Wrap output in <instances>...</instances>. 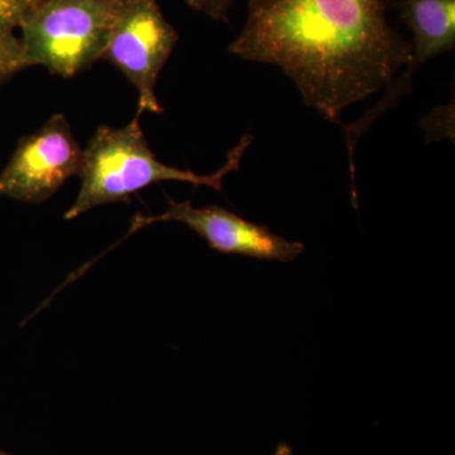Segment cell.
Listing matches in <instances>:
<instances>
[{
	"mask_svg": "<svg viewBox=\"0 0 455 455\" xmlns=\"http://www.w3.org/2000/svg\"><path fill=\"white\" fill-rule=\"evenodd\" d=\"M228 51L277 66L307 107L341 123L347 108L386 88L411 60L387 0H251Z\"/></svg>",
	"mask_w": 455,
	"mask_h": 455,
	"instance_id": "obj_1",
	"label": "cell"
},
{
	"mask_svg": "<svg viewBox=\"0 0 455 455\" xmlns=\"http://www.w3.org/2000/svg\"><path fill=\"white\" fill-rule=\"evenodd\" d=\"M252 140V134L247 132L238 145L228 152L226 164L220 170L212 175H196L188 170L167 166L156 158L140 128L139 114L123 128L103 125L84 149L79 173L82 187L66 212L65 220H73L97 206L128 200L132 194L156 182H188L221 193L224 178L239 169Z\"/></svg>",
	"mask_w": 455,
	"mask_h": 455,
	"instance_id": "obj_2",
	"label": "cell"
},
{
	"mask_svg": "<svg viewBox=\"0 0 455 455\" xmlns=\"http://www.w3.org/2000/svg\"><path fill=\"white\" fill-rule=\"evenodd\" d=\"M121 0H40L27 12L22 29L27 65L70 77L103 57Z\"/></svg>",
	"mask_w": 455,
	"mask_h": 455,
	"instance_id": "obj_3",
	"label": "cell"
},
{
	"mask_svg": "<svg viewBox=\"0 0 455 455\" xmlns=\"http://www.w3.org/2000/svg\"><path fill=\"white\" fill-rule=\"evenodd\" d=\"M179 41L157 0H121L101 59L116 66L140 95L139 116L160 114L157 77Z\"/></svg>",
	"mask_w": 455,
	"mask_h": 455,
	"instance_id": "obj_4",
	"label": "cell"
},
{
	"mask_svg": "<svg viewBox=\"0 0 455 455\" xmlns=\"http://www.w3.org/2000/svg\"><path fill=\"white\" fill-rule=\"evenodd\" d=\"M83 152L65 116H53L40 131L20 140L0 172V196L29 204L46 202L79 175Z\"/></svg>",
	"mask_w": 455,
	"mask_h": 455,
	"instance_id": "obj_5",
	"label": "cell"
},
{
	"mask_svg": "<svg viewBox=\"0 0 455 455\" xmlns=\"http://www.w3.org/2000/svg\"><path fill=\"white\" fill-rule=\"evenodd\" d=\"M160 221H178L190 228L220 253L289 263L304 252V244L275 235L267 227L253 223L220 206L196 208L190 202L170 200L169 209L160 215L137 214L128 235Z\"/></svg>",
	"mask_w": 455,
	"mask_h": 455,
	"instance_id": "obj_6",
	"label": "cell"
},
{
	"mask_svg": "<svg viewBox=\"0 0 455 455\" xmlns=\"http://www.w3.org/2000/svg\"><path fill=\"white\" fill-rule=\"evenodd\" d=\"M398 20L412 33L411 60L405 70L455 47V0H401L395 4Z\"/></svg>",
	"mask_w": 455,
	"mask_h": 455,
	"instance_id": "obj_7",
	"label": "cell"
},
{
	"mask_svg": "<svg viewBox=\"0 0 455 455\" xmlns=\"http://www.w3.org/2000/svg\"><path fill=\"white\" fill-rule=\"evenodd\" d=\"M28 68L22 44L13 33H0V84Z\"/></svg>",
	"mask_w": 455,
	"mask_h": 455,
	"instance_id": "obj_8",
	"label": "cell"
},
{
	"mask_svg": "<svg viewBox=\"0 0 455 455\" xmlns=\"http://www.w3.org/2000/svg\"><path fill=\"white\" fill-rule=\"evenodd\" d=\"M33 0H0V33H13L20 28Z\"/></svg>",
	"mask_w": 455,
	"mask_h": 455,
	"instance_id": "obj_9",
	"label": "cell"
},
{
	"mask_svg": "<svg viewBox=\"0 0 455 455\" xmlns=\"http://www.w3.org/2000/svg\"><path fill=\"white\" fill-rule=\"evenodd\" d=\"M235 0H187V4L194 11L205 14L212 20H229V11Z\"/></svg>",
	"mask_w": 455,
	"mask_h": 455,
	"instance_id": "obj_10",
	"label": "cell"
},
{
	"mask_svg": "<svg viewBox=\"0 0 455 455\" xmlns=\"http://www.w3.org/2000/svg\"><path fill=\"white\" fill-rule=\"evenodd\" d=\"M274 455H293L292 449L286 444L278 445Z\"/></svg>",
	"mask_w": 455,
	"mask_h": 455,
	"instance_id": "obj_11",
	"label": "cell"
},
{
	"mask_svg": "<svg viewBox=\"0 0 455 455\" xmlns=\"http://www.w3.org/2000/svg\"><path fill=\"white\" fill-rule=\"evenodd\" d=\"M0 455H9V454L5 453V451H0Z\"/></svg>",
	"mask_w": 455,
	"mask_h": 455,
	"instance_id": "obj_12",
	"label": "cell"
},
{
	"mask_svg": "<svg viewBox=\"0 0 455 455\" xmlns=\"http://www.w3.org/2000/svg\"><path fill=\"white\" fill-rule=\"evenodd\" d=\"M37 2H40V0H33V4H35V3H37Z\"/></svg>",
	"mask_w": 455,
	"mask_h": 455,
	"instance_id": "obj_13",
	"label": "cell"
}]
</instances>
